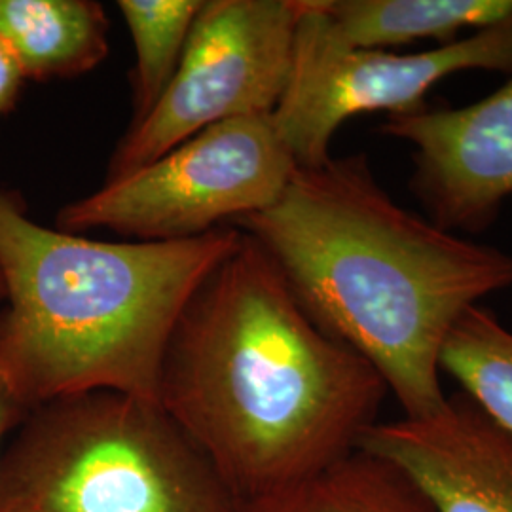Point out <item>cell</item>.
<instances>
[{
    "instance_id": "9",
    "label": "cell",
    "mask_w": 512,
    "mask_h": 512,
    "mask_svg": "<svg viewBox=\"0 0 512 512\" xmlns=\"http://www.w3.org/2000/svg\"><path fill=\"white\" fill-rule=\"evenodd\" d=\"M357 448L397 465L435 512H512V437L463 393L423 418L376 421Z\"/></svg>"
},
{
    "instance_id": "12",
    "label": "cell",
    "mask_w": 512,
    "mask_h": 512,
    "mask_svg": "<svg viewBox=\"0 0 512 512\" xmlns=\"http://www.w3.org/2000/svg\"><path fill=\"white\" fill-rule=\"evenodd\" d=\"M239 512H435L391 461L355 450L302 482L241 505Z\"/></svg>"
},
{
    "instance_id": "6",
    "label": "cell",
    "mask_w": 512,
    "mask_h": 512,
    "mask_svg": "<svg viewBox=\"0 0 512 512\" xmlns=\"http://www.w3.org/2000/svg\"><path fill=\"white\" fill-rule=\"evenodd\" d=\"M465 71L512 74V16L427 52L393 54L342 42L317 0H304L289 82L272 118L296 165L319 167L332 158V137L349 118L423 109L433 86Z\"/></svg>"
},
{
    "instance_id": "13",
    "label": "cell",
    "mask_w": 512,
    "mask_h": 512,
    "mask_svg": "<svg viewBox=\"0 0 512 512\" xmlns=\"http://www.w3.org/2000/svg\"><path fill=\"white\" fill-rule=\"evenodd\" d=\"M440 370L512 437V332L494 311L475 306L459 319L444 342Z\"/></svg>"
},
{
    "instance_id": "15",
    "label": "cell",
    "mask_w": 512,
    "mask_h": 512,
    "mask_svg": "<svg viewBox=\"0 0 512 512\" xmlns=\"http://www.w3.org/2000/svg\"><path fill=\"white\" fill-rule=\"evenodd\" d=\"M23 82L25 74L19 67L18 59L0 37V114L14 107Z\"/></svg>"
},
{
    "instance_id": "8",
    "label": "cell",
    "mask_w": 512,
    "mask_h": 512,
    "mask_svg": "<svg viewBox=\"0 0 512 512\" xmlns=\"http://www.w3.org/2000/svg\"><path fill=\"white\" fill-rule=\"evenodd\" d=\"M378 129L414 148L410 186L440 228L480 232L512 196V74L469 107H423Z\"/></svg>"
},
{
    "instance_id": "3",
    "label": "cell",
    "mask_w": 512,
    "mask_h": 512,
    "mask_svg": "<svg viewBox=\"0 0 512 512\" xmlns=\"http://www.w3.org/2000/svg\"><path fill=\"white\" fill-rule=\"evenodd\" d=\"M241 230L164 243L44 228L0 188V378L31 412L88 391L158 403L165 349L203 279Z\"/></svg>"
},
{
    "instance_id": "5",
    "label": "cell",
    "mask_w": 512,
    "mask_h": 512,
    "mask_svg": "<svg viewBox=\"0 0 512 512\" xmlns=\"http://www.w3.org/2000/svg\"><path fill=\"white\" fill-rule=\"evenodd\" d=\"M296 167L272 114L228 120L65 205L57 230L135 243L200 238L277 202Z\"/></svg>"
},
{
    "instance_id": "4",
    "label": "cell",
    "mask_w": 512,
    "mask_h": 512,
    "mask_svg": "<svg viewBox=\"0 0 512 512\" xmlns=\"http://www.w3.org/2000/svg\"><path fill=\"white\" fill-rule=\"evenodd\" d=\"M164 408L88 391L27 414L0 456V512H239Z\"/></svg>"
},
{
    "instance_id": "7",
    "label": "cell",
    "mask_w": 512,
    "mask_h": 512,
    "mask_svg": "<svg viewBox=\"0 0 512 512\" xmlns=\"http://www.w3.org/2000/svg\"><path fill=\"white\" fill-rule=\"evenodd\" d=\"M304 0H203L179 69L110 156L107 181L152 164L203 129L274 114L293 67Z\"/></svg>"
},
{
    "instance_id": "10",
    "label": "cell",
    "mask_w": 512,
    "mask_h": 512,
    "mask_svg": "<svg viewBox=\"0 0 512 512\" xmlns=\"http://www.w3.org/2000/svg\"><path fill=\"white\" fill-rule=\"evenodd\" d=\"M109 18L93 0H0V37L25 80L74 78L109 54Z\"/></svg>"
},
{
    "instance_id": "17",
    "label": "cell",
    "mask_w": 512,
    "mask_h": 512,
    "mask_svg": "<svg viewBox=\"0 0 512 512\" xmlns=\"http://www.w3.org/2000/svg\"><path fill=\"white\" fill-rule=\"evenodd\" d=\"M0 302H4V281H2V274H0Z\"/></svg>"
},
{
    "instance_id": "16",
    "label": "cell",
    "mask_w": 512,
    "mask_h": 512,
    "mask_svg": "<svg viewBox=\"0 0 512 512\" xmlns=\"http://www.w3.org/2000/svg\"><path fill=\"white\" fill-rule=\"evenodd\" d=\"M27 414L29 412L21 406L18 397L10 389V385L0 378V444L6 437V433H10L12 429L21 425V421L27 418ZM0 456H2V452H0Z\"/></svg>"
},
{
    "instance_id": "1",
    "label": "cell",
    "mask_w": 512,
    "mask_h": 512,
    "mask_svg": "<svg viewBox=\"0 0 512 512\" xmlns=\"http://www.w3.org/2000/svg\"><path fill=\"white\" fill-rule=\"evenodd\" d=\"M387 393L245 232L184 306L158 382V404L241 505L355 452Z\"/></svg>"
},
{
    "instance_id": "11",
    "label": "cell",
    "mask_w": 512,
    "mask_h": 512,
    "mask_svg": "<svg viewBox=\"0 0 512 512\" xmlns=\"http://www.w3.org/2000/svg\"><path fill=\"white\" fill-rule=\"evenodd\" d=\"M332 33L355 48L382 50L435 38L458 40L512 16V0H317Z\"/></svg>"
},
{
    "instance_id": "14",
    "label": "cell",
    "mask_w": 512,
    "mask_h": 512,
    "mask_svg": "<svg viewBox=\"0 0 512 512\" xmlns=\"http://www.w3.org/2000/svg\"><path fill=\"white\" fill-rule=\"evenodd\" d=\"M135 46L133 122L143 120L179 69L203 0H120Z\"/></svg>"
},
{
    "instance_id": "2",
    "label": "cell",
    "mask_w": 512,
    "mask_h": 512,
    "mask_svg": "<svg viewBox=\"0 0 512 512\" xmlns=\"http://www.w3.org/2000/svg\"><path fill=\"white\" fill-rule=\"evenodd\" d=\"M232 226L268 253L321 329L378 370L404 418L446 403V338L512 285L511 255L395 202L363 154L296 167L277 202Z\"/></svg>"
}]
</instances>
